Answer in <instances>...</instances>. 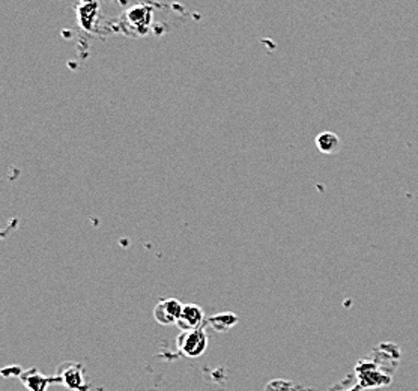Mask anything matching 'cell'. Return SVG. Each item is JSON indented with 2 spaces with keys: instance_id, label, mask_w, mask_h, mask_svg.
<instances>
[{
  "instance_id": "6da1fadb",
  "label": "cell",
  "mask_w": 418,
  "mask_h": 391,
  "mask_svg": "<svg viewBox=\"0 0 418 391\" xmlns=\"http://www.w3.org/2000/svg\"><path fill=\"white\" fill-rule=\"evenodd\" d=\"M56 378L59 384L70 391H89L90 385L86 381L85 366L77 361H65L56 370Z\"/></svg>"
},
{
  "instance_id": "7a4b0ae2",
  "label": "cell",
  "mask_w": 418,
  "mask_h": 391,
  "mask_svg": "<svg viewBox=\"0 0 418 391\" xmlns=\"http://www.w3.org/2000/svg\"><path fill=\"white\" fill-rule=\"evenodd\" d=\"M176 346L187 358H199L208 349V336L205 328L182 331L176 339Z\"/></svg>"
},
{
  "instance_id": "3957f363",
  "label": "cell",
  "mask_w": 418,
  "mask_h": 391,
  "mask_svg": "<svg viewBox=\"0 0 418 391\" xmlns=\"http://www.w3.org/2000/svg\"><path fill=\"white\" fill-rule=\"evenodd\" d=\"M184 304L176 298H167L155 305L154 319L161 325H176L182 314Z\"/></svg>"
},
{
  "instance_id": "277c9868",
  "label": "cell",
  "mask_w": 418,
  "mask_h": 391,
  "mask_svg": "<svg viewBox=\"0 0 418 391\" xmlns=\"http://www.w3.org/2000/svg\"><path fill=\"white\" fill-rule=\"evenodd\" d=\"M205 312L200 305L198 304H184L182 309V314L176 324V327H178L182 331H193V330H200L203 328V325H205Z\"/></svg>"
},
{
  "instance_id": "5b68a950",
  "label": "cell",
  "mask_w": 418,
  "mask_h": 391,
  "mask_svg": "<svg viewBox=\"0 0 418 391\" xmlns=\"http://www.w3.org/2000/svg\"><path fill=\"white\" fill-rule=\"evenodd\" d=\"M22 383L26 385L29 391H45L51 384H59V381L56 376H44L40 370L29 369L24 370L22 376Z\"/></svg>"
},
{
  "instance_id": "8992f818",
  "label": "cell",
  "mask_w": 418,
  "mask_h": 391,
  "mask_svg": "<svg viewBox=\"0 0 418 391\" xmlns=\"http://www.w3.org/2000/svg\"><path fill=\"white\" fill-rule=\"evenodd\" d=\"M316 147L319 149V151L325 155H334L340 152L341 149V141L340 137L332 133V131H322L318 137H316Z\"/></svg>"
},
{
  "instance_id": "52a82bcc",
  "label": "cell",
  "mask_w": 418,
  "mask_h": 391,
  "mask_svg": "<svg viewBox=\"0 0 418 391\" xmlns=\"http://www.w3.org/2000/svg\"><path fill=\"white\" fill-rule=\"evenodd\" d=\"M209 327L217 333H227L238 324V316L234 312H221L208 319Z\"/></svg>"
},
{
  "instance_id": "ba28073f",
  "label": "cell",
  "mask_w": 418,
  "mask_h": 391,
  "mask_svg": "<svg viewBox=\"0 0 418 391\" xmlns=\"http://www.w3.org/2000/svg\"><path fill=\"white\" fill-rule=\"evenodd\" d=\"M127 18L131 26L145 29L151 23V9L146 6H136L127 13Z\"/></svg>"
},
{
  "instance_id": "9c48e42d",
  "label": "cell",
  "mask_w": 418,
  "mask_h": 391,
  "mask_svg": "<svg viewBox=\"0 0 418 391\" xmlns=\"http://www.w3.org/2000/svg\"><path fill=\"white\" fill-rule=\"evenodd\" d=\"M98 14V3H81L79 6V22L83 29L92 31L94 20Z\"/></svg>"
},
{
  "instance_id": "30bf717a",
  "label": "cell",
  "mask_w": 418,
  "mask_h": 391,
  "mask_svg": "<svg viewBox=\"0 0 418 391\" xmlns=\"http://www.w3.org/2000/svg\"><path fill=\"white\" fill-rule=\"evenodd\" d=\"M265 391H295L292 388V384L287 383V381H282V379H275L271 381L266 387Z\"/></svg>"
}]
</instances>
